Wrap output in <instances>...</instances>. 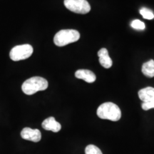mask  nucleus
I'll use <instances>...</instances> for the list:
<instances>
[{
    "label": "nucleus",
    "instance_id": "1",
    "mask_svg": "<svg viewBox=\"0 0 154 154\" xmlns=\"http://www.w3.org/2000/svg\"><path fill=\"white\" fill-rule=\"evenodd\" d=\"M97 116L101 119L117 121L121 118L120 108L112 102L102 103L97 109Z\"/></svg>",
    "mask_w": 154,
    "mask_h": 154
},
{
    "label": "nucleus",
    "instance_id": "2",
    "mask_svg": "<svg viewBox=\"0 0 154 154\" xmlns=\"http://www.w3.org/2000/svg\"><path fill=\"white\" fill-rule=\"evenodd\" d=\"M48 82L44 78L40 76H34L29 79L23 83L22 91L26 95H32L37 91H44L48 88Z\"/></svg>",
    "mask_w": 154,
    "mask_h": 154
},
{
    "label": "nucleus",
    "instance_id": "3",
    "mask_svg": "<svg viewBox=\"0 0 154 154\" xmlns=\"http://www.w3.org/2000/svg\"><path fill=\"white\" fill-rule=\"evenodd\" d=\"M80 34L74 29H63L58 32L54 38V42L58 47H63L79 39Z\"/></svg>",
    "mask_w": 154,
    "mask_h": 154
},
{
    "label": "nucleus",
    "instance_id": "4",
    "mask_svg": "<svg viewBox=\"0 0 154 154\" xmlns=\"http://www.w3.org/2000/svg\"><path fill=\"white\" fill-rule=\"evenodd\" d=\"M33 47L30 44H22L12 48L9 53V57L12 61H17L28 59L33 53Z\"/></svg>",
    "mask_w": 154,
    "mask_h": 154
},
{
    "label": "nucleus",
    "instance_id": "5",
    "mask_svg": "<svg viewBox=\"0 0 154 154\" xmlns=\"http://www.w3.org/2000/svg\"><path fill=\"white\" fill-rule=\"evenodd\" d=\"M63 3L69 10L77 14H85L91 10V6L86 0H64Z\"/></svg>",
    "mask_w": 154,
    "mask_h": 154
},
{
    "label": "nucleus",
    "instance_id": "6",
    "mask_svg": "<svg viewBox=\"0 0 154 154\" xmlns=\"http://www.w3.org/2000/svg\"><path fill=\"white\" fill-rule=\"evenodd\" d=\"M21 136L23 139L30 140L35 143H37L42 139V134L39 130L32 129L29 127L23 128L21 132Z\"/></svg>",
    "mask_w": 154,
    "mask_h": 154
},
{
    "label": "nucleus",
    "instance_id": "7",
    "mask_svg": "<svg viewBox=\"0 0 154 154\" xmlns=\"http://www.w3.org/2000/svg\"><path fill=\"white\" fill-rule=\"evenodd\" d=\"M42 128L47 131H51L57 133L61 130V126L59 122L55 120L54 117H49L46 119L42 122Z\"/></svg>",
    "mask_w": 154,
    "mask_h": 154
},
{
    "label": "nucleus",
    "instance_id": "8",
    "mask_svg": "<svg viewBox=\"0 0 154 154\" xmlns=\"http://www.w3.org/2000/svg\"><path fill=\"white\" fill-rule=\"evenodd\" d=\"M75 76L77 79H83L87 83H93L96 81V76L94 72L87 69H79L75 72Z\"/></svg>",
    "mask_w": 154,
    "mask_h": 154
},
{
    "label": "nucleus",
    "instance_id": "9",
    "mask_svg": "<svg viewBox=\"0 0 154 154\" xmlns=\"http://www.w3.org/2000/svg\"><path fill=\"white\" fill-rule=\"evenodd\" d=\"M98 57L99 58V62L103 67L106 69L111 68L112 66V60L109 57L108 50L105 48H102L98 51Z\"/></svg>",
    "mask_w": 154,
    "mask_h": 154
},
{
    "label": "nucleus",
    "instance_id": "10",
    "mask_svg": "<svg viewBox=\"0 0 154 154\" xmlns=\"http://www.w3.org/2000/svg\"><path fill=\"white\" fill-rule=\"evenodd\" d=\"M138 97L143 101V103H146L154 98V88L149 86V87L142 88L138 91Z\"/></svg>",
    "mask_w": 154,
    "mask_h": 154
},
{
    "label": "nucleus",
    "instance_id": "11",
    "mask_svg": "<svg viewBox=\"0 0 154 154\" xmlns=\"http://www.w3.org/2000/svg\"><path fill=\"white\" fill-rule=\"evenodd\" d=\"M142 73L149 78L154 76V61L150 60L144 63L142 66Z\"/></svg>",
    "mask_w": 154,
    "mask_h": 154
},
{
    "label": "nucleus",
    "instance_id": "12",
    "mask_svg": "<svg viewBox=\"0 0 154 154\" xmlns=\"http://www.w3.org/2000/svg\"><path fill=\"white\" fill-rule=\"evenodd\" d=\"M86 154H103L101 150L97 146L94 145H88L86 147L85 149Z\"/></svg>",
    "mask_w": 154,
    "mask_h": 154
},
{
    "label": "nucleus",
    "instance_id": "13",
    "mask_svg": "<svg viewBox=\"0 0 154 154\" xmlns=\"http://www.w3.org/2000/svg\"><path fill=\"white\" fill-rule=\"evenodd\" d=\"M140 14L146 19L151 20V19H153L154 18V14L153 13V11L149 9L142 8L140 10Z\"/></svg>",
    "mask_w": 154,
    "mask_h": 154
},
{
    "label": "nucleus",
    "instance_id": "14",
    "mask_svg": "<svg viewBox=\"0 0 154 154\" xmlns=\"http://www.w3.org/2000/svg\"><path fill=\"white\" fill-rule=\"evenodd\" d=\"M131 26L135 29H139V30H143L146 28L145 24L141 21L138 20V19H135L133 22L131 23Z\"/></svg>",
    "mask_w": 154,
    "mask_h": 154
},
{
    "label": "nucleus",
    "instance_id": "15",
    "mask_svg": "<svg viewBox=\"0 0 154 154\" xmlns=\"http://www.w3.org/2000/svg\"><path fill=\"white\" fill-rule=\"evenodd\" d=\"M141 106L144 111H148L149 109H154V98L151 101L146 102V103H142Z\"/></svg>",
    "mask_w": 154,
    "mask_h": 154
}]
</instances>
